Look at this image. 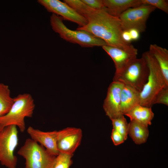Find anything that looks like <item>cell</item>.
<instances>
[{"mask_svg":"<svg viewBox=\"0 0 168 168\" xmlns=\"http://www.w3.org/2000/svg\"><path fill=\"white\" fill-rule=\"evenodd\" d=\"M64 2L86 20L87 24L76 30L88 32L104 41L107 45L138 54V49L122 37L123 31L119 17L108 13L105 10L93 9L81 0H64Z\"/></svg>","mask_w":168,"mask_h":168,"instance_id":"6da1fadb","label":"cell"},{"mask_svg":"<svg viewBox=\"0 0 168 168\" xmlns=\"http://www.w3.org/2000/svg\"><path fill=\"white\" fill-rule=\"evenodd\" d=\"M142 56L146 60L149 70L147 81L140 92L139 105L152 107L154 99L158 92L168 86L162 71L158 63L149 51Z\"/></svg>","mask_w":168,"mask_h":168,"instance_id":"7a4b0ae2","label":"cell"},{"mask_svg":"<svg viewBox=\"0 0 168 168\" xmlns=\"http://www.w3.org/2000/svg\"><path fill=\"white\" fill-rule=\"evenodd\" d=\"M13 99L14 103L8 112L0 117V131L6 126L14 125L24 132L25 118L33 115L35 106L34 100L29 93L20 94Z\"/></svg>","mask_w":168,"mask_h":168,"instance_id":"3957f363","label":"cell"},{"mask_svg":"<svg viewBox=\"0 0 168 168\" xmlns=\"http://www.w3.org/2000/svg\"><path fill=\"white\" fill-rule=\"evenodd\" d=\"M63 20L61 17L53 13L50 17V24L53 30L67 41L84 47L107 45L104 41L88 32L69 29L63 23Z\"/></svg>","mask_w":168,"mask_h":168,"instance_id":"277c9868","label":"cell"},{"mask_svg":"<svg viewBox=\"0 0 168 168\" xmlns=\"http://www.w3.org/2000/svg\"><path fill=\"white\" fill-rule=\"evenodd\" d=\"M149 74L148 65L142 56L133 60L120 72L115 73L113 81L130 87L140 92L147 81Z\"/></svg>","mask_w":168,"mask_h":168,"instance_id":"5b68a950","label":"cell"},{"mask_svg":"<svg viewBox=\"0 0 168 168\" xmlns=\"http://www.w3.org/2000/svg\"><path fill=\"white\" fill-rule=\"evenodd\" d=\"M17 154L24 159L25 168H48L56 156L31 138L26 140Z\"/></svg>","mask_w":168,"mask_h":168,"instance_id":"8992f818","label":"cell"},{"mask_svg":"<svg viewBox=\"0 0 168 168\" xmlns=\"http://www.w3.org/2000/svg\"><path fill=\"white\" fill-rule=\"evenodd\" d=\"M18 144L17 127L14 125L0 131V164L7 168H16L17 158L14 155Z\"/></svg>","mask_w":168,"mask_h":168,"instance_id":"52a82bcc","label":"cell"},{"mask_svg":"<svg viewBox=\"0 0 168 168\" xmlns=\"http://www.w3.org/2000/svg\"><path fill=\"white\" fill-rule=\"evenodd\" d=\"M156 9L153 6L145 5L126 10L119 17L123 30L135 29L140 33L145 31L147 20Z\"/></svg>","mask_w":168,"mask_h":168,"instance_id":"ba28073f","label":"cell"},{"mask_svg":"<svg viewBox=\"0 0 168 168\" xmlns=\"http://www.w3.org/2000/svg\"><path fill=\"white\" fill-rule=\"evenodd\" d=\"M38 2L48 12L61 17L63 20L77 23L78 27H82L87 23L84 17L64 2L58 0H39Z\"/></svg>","mask_w":168,"mask_h":168,"instance_id":"9c48e42d","label":"cell"},{"mask_svg":"<svg viewBox=\"0 0 168 168\" xmlns=\"http://www.w3.org/2000/svg\"><path fill=\"white\" fill-rule=\"evenodd\" d=\"M82 137L79 128L68 127L58 131L57 145L59 153L73 154L80 145Z\"/></svg>","mask_w":168,"mask_h":168,"instance_id":"30bf717a","label":"cell"},{"mask_svg":"<svg viewBox=\"0 0 168 168\" xmlns=\"http://www.w3.org/2000/svg\"><path fill=\"white\" fill-rule=\"evenodd\" d=\"M124 85L120 82L113 81L108 88L103 107L106 115L110 120L122 115L120 106V93Z\"/></svg>","mask_w":168,"mask_h":168,"instance_id":"8fae6325","label":"cell"},{"mask_svg":"<svg viewBox=\"0 0 168 168\" xmlns=\"http://www.w3.org/2000/svg\"><path fill=\"white\" fill-rule=\"evenodd\" d=\"M27 132L31 139L44 147L51 154L56 156L59 154L57 145L58 131L44 132L29 126Z\"/></svg>","mask_w":168,"mask_h":168,"instance_id":"7c38bea8","label":"cell"},{"mask_svg":"<svg viewBox=\"0 0 168 168\" xmlns=\"http://www.w3.org/2000/svg\"><path fill=\"white\" fill-rule=\"evenodd\" d=\"M102 47L113 60L116 69L115 73L120 72L132 61L137 58V54L123 49L108 45Z\"/></svg>","mask_w":168,"mask_h":168,"instance_id":"4fadbf2b","label":"cell"},{"mask_svg":"<svg viewBox=\"0 0 168 168\" xmlns=\"http://www.w3.org/2000/svg\"><path fill=\"white\" fill-rule=\"evenodd\" d=\"M104 9L108 13L119 17L128 9L143 5L141 0H103Z\"/></svg>","mask_w":168,"mask_h":168,"instance_id":"5bb4252c","label":"cell"},{"mask_svg":"<svg viewBox=\"0 0 168 168\" xmlns=\"http://www.w3.org/2000/svg\"><path fill=\"white\" fill-rule=\"evenodd\" d=\"M140 92L128 86L124 85L120 93V110L124 115L135 106L139 104Z\"/></svg>","mask_w":168,"mask_h":168,"instance_id":"9a60e30c","label":"cell"},{"mask_svg":"<svg viewBox=\"0 0 168 168\" xmlns=\"http://www.w3.org/2000/svg\"><path fill=\"white\" fill-rule=\"evenodd\" d=\"M124 115L128 117L130 121H134L147 127L151 125L154 114L151 107L138 105L128 111Z\"/></svg>","mask_w":168,"mask_h":168,"instance_id":"2e32d148","label":"cell"},{"mask_svg":"<svg viewBox=\"0 0 168 168\" xmlns=\"http://www.w3.org/2000/svg\"><path fill=\"white\" fill-rule=\"evenodd\" d=\"M150 54L155 58L160 66L166 82L168 84V50L155 44L149 46Z\"/></svg>","mask_w":168,"mask_h":168,"instance_id":"e0dca14e","label":"cell"},{"mask_svg":"<svg viewBox=\"0 0 168 168\" xmlns=\"http://www.w3.org/2000/svg\"><path fill=\"white\" fill-rule=\"evenodd\" d=\"M149 134L148 127L134 121H130L128 123V134L135 144L139 145L145 143Z\"/></svg>","mask_w":168,"mask_h":168,"instance_id":"ac0fdd59","label":"cell"},{"mask_svg":"<svg viewBox=\"0 0 168 168\" xmlns=\"http://www.w3.org/2000/svg\"><path fill=\"white\" fill-rule=\"evenodd\" d=\"M14 103L9 86L0 83V117L6 114Z\"/></svg>","mask_w":168,"mask_h":168,"instance_id":"d6986e66","label":"cell"},{"mask_svg":"<svg viewBox=\"0 0 168 168\" xmlns=\"http://www.w3.org/2000/svg\"><path fill=\"white\" fill-rule=\"evenodd\" d=\"M72 156L73 154L59 153L48 168H69L72 163Z\"/></svg>","mask_w":168,"mask_h":168,"instance_id":"ffe728a7","label":"cell"},{"mask_svg":"<svg viewBox=\"0 0 168 168\" xmlns=\"http://www.w3.org/2000/svg\"><path fill=\"white\" fill-rule=\"evenodd\" d=\"M111 120L112 121L113 129L119 133L126 140L128 138V123L124 115H121Z\"/></svg>","mask_w":168,"mask_h":168,"instance_id":"44dd1931","label":"cell"},{"mask_svg":"<svg viewBox=\"0 0 168 168\" xmlns=\"http://www.w3.org/2000/svg\"><path fill=\"white\" fill-rule=\"evenodd\" d=\"M143 5H150L168 13V2L165 0H141Z\"/></svg>","mask_w":168,"mask_h":168,"instance_id":"7402d4cb","label":"cell"},{"mask_svg":"<svg viewBox=\"0 0 168 168\" xmlns=\"http://www.w3.org/2000/svg\"><path fill=\"white\" fill-rule=\"evenodd\" d=\"M161 104L168 105V86L161 89L156 95L153 102V105Z\"/></svg>","mask_w":168,"mask_h":168,"instance_id":"603a6c76","label":"cell"},{"mask_svg":"<svg viewBox=\"0 0 168 168\" xmlns=\"http://www.w3.org/2000/svg\"><path fill=\"white\" fill-rule=\"evenodd\" d=\"M90 7L97 10H104L103 0H81Z\"/></svg>","mask_w":168,"mask_h":168,"instance_id":"cb8c5ba5","label":"cell"},{"mask_svg":"<svg viewBox=\"0 0 168 168\" xmlns=\"http://www.w3.org/2000/svg\"><path fill=\"white\" fill-rule=\"evenodd\" d=\"M111 138L114 145H119L123 143L125 140L123 136L118 132L113 129Z\"/></svg>","mask_w":168,"mask_h":168,"instance_id":"d4e9b609","label":"cell"},{"mask_svg":"<svg viewBox=\"0 0 168 168\" xmlns=\"http://www.w3.org/2000/svg\"><path fill=\"white\" fill-rule=\"evenodd\" d=\"M128 31L132 40H137L139 39L140 32L138 30L135 29H131Z\"/></svg>","mask_w":168,"mask_h":168,"instance_id":"484cf974","label":"cell"},{"mask_svg":"<svg viewBox=\"0 0 168 168\" xmlns=\"http://www.w3.org/2000/svg\"><path fill=\"white\" fill-rule=\"evenodd\" d=\"M122 39L125 42L131 43L132 41L128 30H123L122 33Z\"/></svg>","mask_w":168,"mask_h":168,"instance_id":"4316f807","label":"cell"},{"mask_svg":"<svg viewBox=\"0 0 168 168\" xmlns=\"http://www.w3.org/2000/svg\"></svg>","mask_w":168,"mask_h":168,"instance_id":"83f0119b","label":"cell"}]
</instances>
